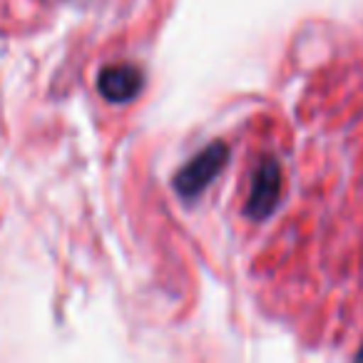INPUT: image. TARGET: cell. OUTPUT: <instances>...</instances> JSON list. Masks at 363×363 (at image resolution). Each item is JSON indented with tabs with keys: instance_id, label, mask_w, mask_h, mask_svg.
<instances>
[{
	"instance_id": "obj_1",
	"label": "cell",
	"mask_w": 363,
	"mask_h": 363,
	"mask_svg": "<svg viewBox=\"0 0 363 363\" xmlns=\"http://www.w3.org/2000/svg\"><path fill=\"white\" fill-rule=\"evenodd\" d=\"M229 162V145L222 140H214L212 145H207L202 152L192 157L187 164L182 167L174 174V192L179 194L184 202H194L197 197H202L204 189L222 174V169Z\"/></svg>"
},
{
	"instance_id": "obj_2",
	"label": "cell",
	"mask_w": 363,
	"mask_h": 363,
	"mask_svg": "<svg viewBox=\"0 0 363 363\" xmlns=\"http://www.w3.org/2000/svg\"><path fill=\"white\" fill-rule=\"evenodd\" d=\"M281 197V167L274 157L259 162L252 174V189L247 197V217L249 219H267L277 209Z\"/></svg>"
},
{
	"instance_id": "obj_3",
	"label": "cell",
	"mask_w": 363,
	"mask_h": 363,
	"mask_svg": "<svg viewBox=\"0 0 363 363\" xmlns=\"http://www.w3.org/2000/svg\"><path fill=\"white\" fill-rule=\"evenodd\" d=\"M142 85H145V75L132 62H112V65L102 67L97 75V90L112 105H127V102L137 100Z\"/></svg>"
},
{
	"instance_id": "obj_4",
	"label": "cell",
	"mask_w": 363,
	"mask_h": 363,
	"mask_svg": "<svg viewBox=\"0 0 363 363\" xmlns=\"http://www.w3.org/2000/svg\"><path fill=\"white\" fill-rule=\"evenodd\" d=\"M356 358H358V361H363V348H361V351L356 353Z\"/></svg>"
}]
</instances>
